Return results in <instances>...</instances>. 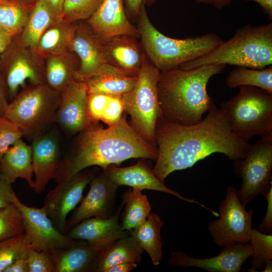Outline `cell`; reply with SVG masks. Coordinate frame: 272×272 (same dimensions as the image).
<instances>
[{"label": "cell", "mask_w": 272, "mask_h": 272, "mask_svg": "<svg viewBox=\"0 0 272 272\" xmlns=\"http://www.w3.org/2000/svg\"><path fill=\"white\" fill-rule=\"evenodd\" d=\"M155 141L158 156L152 170L163 182L171 173L190 168L214 153L233 161L242 159L251 145L233 133L223 111L215 105L195 124L181 125L160 118Z\"/></svg>", "instance_id": "obj_1"}, {"label": "cell", "mask_w": 272, "mask_h": 272, "mask_svg": "<svg viewBox=\"0 0 272 272\" xmlns=\"http://www.w3.org/2000/svg\"><path fill=\"white\" fill-rule=\"evenodd\" d=\"M158 148L144 140L132 128L124 112L116 124L104 128L99 123L79 133L72 148L63 157L53 180L70 178L92 166L104 169L131 158L156 161Z\"/></svg>", "instance_id": "obj_2"}, {"label": "cell", "mask_w": 272, "mask_h": 272, "mask_svg": "<svg viewBox=\"0 0 272 272\" xmlns=\"http://www.w3.org/2000/svg\"><path fill=\"white\" fill-rule=\"evenodd\" d=\"M226 68V64H210L160 72L157 90L161 118L185 125L201 121L215 105L207 91L208 83Z\"/></svg>", "instance_id": "obj_3"}, {"label": "cell", "mask_w": 272, "mask_h": 272, "mask_svg": "<svg viewBox=\"0 0 272 272\" xmlns=\"http://www.w3.org/2000/svg\"><path fill=\"white\" fill-rule=\"evenodd\" d=\"M138 17L137 29L145 53L160 72L177 68L202 56L224 41L218 35L213 33L184 39L168 37L152 24L144 3L141 6Z\"/></svg>", "instance_id": "obj_4"}, {"label": "cell", "mask_w": 272, "mask_h": 272, "mask_svg": "<svg viewBox=\"0 0 272 272\" xmlns=\"http://www.w3.org/2000/svg\"><path fill=\"white\" fill-rule=\"evenodd\" d=\"M224 64L261 69L272 64V23L244 25L233 36L205 55L180 65L190 69Z\"/></svg>", "instance_id": "obj_5"}, {"label": "cell", "mask_w": 272, "mask_h": 272, "mask_svg": "<svg viewBox=\"0 0 272 272\" xmlns=\"http://www.w3.org/2000/svg\"><path fill=\"white\" fill-rule=\"evenodd\" d=\"M238 88L237 95L220 105L232 131L246 142L256 135L271 137L272 94L255 87Z\"/></svg>", "instance_id": "obj_6"}, {"label": "cell", "mask_w": 272, "mask_h": 272, "mask_svg": "<svg viewBox=\"0 0 272 272\" xmlns=\"http://www.w3.org/2000/svg\"><path fill=\"white\" fill-rule=\"evenodd\" d=\"M160 74L145 54L135 86L121 96L124 111L130 116L129 124L144 140L156 147V127L162 118L157 90Z\"/></svg>", "instance_id": "obj_7"}, {"label": "cell", "mask_w": 272, "mask_h": 272, "mask_svg": "<svg viewBox=\"0 0 272 272\" xmlns=\"http://www.w3.org/2000/svg\"><path fill=\"white\" fill-rule=\"evenodd\" d=\"M60 93L46 84L24 89L10 101L4 115L33 139L54 123Z\"/></svg>", "instance_id": "obj_8"}, {"label": "cell", "mask_w": 272, "mask_h": 272, "mask_svg": "<svg viewBox=\"0 0 272 272\" xmlns=\"http://www.w3.org/2000/svg\"><path fill=\"white\" fill-rule=\"evenodd\" d=\"M233 172L241 179L237 194L243 206L264 196L272 187V136L251 144L243 158L234 161Z\"/></svg>", "instance_id": "obj_9"}, {"label": "cell", "mask_w": 272, "mask_h": 272, "mask_svg": "<svg viewBox=\"0 0 272 272\" xmlns=\"http://www.w3.org/2000/svg\"><path fill=\"white\" fill-rule=\"evenodd\" d=\"M237 190L232 186L227 187L225 198L218 208V218L208 225L211 238L220 247L250 240L254 212L252 209L248 211L245 210L238 197Z\"/></svg>", "instance_id": "obj_10"}, {"label": "cell", "mask_w": 272, "mask_h": 272, "mask_svg": "<svg viewBox=\"0 0 272 272\" xmlns=\"http://www.w3.org/2000/svg\"><path fill=\"white\" fill-rule=\"evenodd\" d=\"M24 46L19 39L12 40L0 59V74L9 100H12L27 82L31 86L46 84L45 72L37 63L36 51Z\"/></svg>", "instance_id": "obj_11"}, {"label": "cell", "mask_w": 272, "mask_h": 272, "mask_svg": "<svg viewBox=\"0 0 272 272\" xmlns=\"http://www.w3.org/2000/svg\"><path fill=\"white\" fill-rule=\"evenodd\" d=\"M99 171L97 166L85 169L47 193L42 208L61 233L65 234L68 214L82 201L86 186Z\"/></svg>", "instance_id": "obj_12"}, {"label": "cell", "mask_w": 272, "mask_h": 272, "mask_svg": "<svg viewBox=\"0 0 272 272\" xmlns=\"http://www.w3.org/2000/svg\"><path fill=\"white\" fill-rule=\"evenodd\" d=\"M12 202L20 210L23 218L24 234L30 248L38 251L53 252L69 246L74 240L59 232L54 226L44 210L26 206L15 193Z\"/></svg>", "instance_id": "obj_13"}, {"label": "cell", "mask_w": 272, "mask_h": 272, "mask_svg": "<svg viewBox=\"0 0 272 272\" xmlns=\"http://www.w3.org/2000/svg\"><path fill=\"white\" fill-rule=\"evenodd\" d=\"M88 88L86 82L75 80L60 93L54 123L72 135L99 123L91 118L88 109Z\"/></svg>", "instance_id": "obj_14"}, {"label": "cell", "mask_w": 272, "mask_h": 272, "mask_svg": "<svg viewBox=\"0 0 272 272\" xmlns=\"http://www.w3.org/2000/svg\"><path fill=\"white\" fill-rule=\"evenodd\" d=\"M89 184L87 195L66 221L65 234L86 219L93 217L107 218L112 215L111 211L119 186L109 180L102 169Z\"/></svg>", "instance_id": "obj_15"}, {"label": "cell", "mask_w": 272, "mask_h": 272, "mask_svg": "<svg viewBox=\"0 0 272 272\" xmlns=\"http://www.w3.org/2000/svg\"><path fill=\"white\" fill-rule=\"evenodd\" d=\"M252 252L249 242L224 247L218 255L205 258L191 257L176 250L172 253L168 263L172 266L198 267L209 272H239Z\"/></svg>", "instance_id": "obj_16"}, {"label": "cell", "mask_w": 272, "mask_h": 272, "mask_svg": "<svg viewBox=\"0 0 272 272\" xmlns=\"http://www.w3.org/2000/svg\"><path fill=\"white\" fill-rule=\"evenodd\" d=\"M144 160L140 159L135 164L128 167H119L110 165L102 169L109 180L118 186H128L141 191L152 190L164 192L189 203L197 204L214 216L217 215L216 212L209 209L198 201L187 198L166 186L157 177Z\"/></svg>", "instance_id": "obj_17"}, {"label": "cell", "mask_w": 272, "mask_h": 272, "mask_svg": "<svg viewBox=\"0 0 272 272\" xmlns=\"http://www.w3.org/2000/svg\"><path fill=\"white\" fill-rule=\"evenodd\" d=\"M31 147L35 177L32 189L39 193L53 180L59 165L62 158L60 143L54 132L44 131L33 139Z\"/></svg>", "instance_id": "obj_18"}, {"label": "cell", "mask_w": 272, "mask_h": 272, "mask_svg": "<svg viewBox=\"0 0 272 272\" xmlns=\"http://www.w3.org/2000/svg\"><path fill=\"white\" fill-rule=\"evenodd\" d=\"M88 22L92 31L102 41L120 36L140 37L138 29L126 17L123 0H103Z\"/></svg>", "instance_id": "obj_19"}, {"label": "cell", "mask_w": 272, "mask_h": 272, "mask_svg": "<svg viewBox=\"0 0 272 272\" xmlns=\"http://www.w3.org/2000/svg\"><path fill=\"white\" fill-rule=\"evenodd\" d=\"M71 49L80 61L76 80L85 82L107 63L102 40L85 25H77Z\"/></svg>", "instance_id": "obj_20"}, {"label": "cell", "mask_w": 272, "mask_h": 272, "mask_svg": "<svg viewBox=\"0 0 272 272\" xmlns=\"http://www.w3.org/2000/svg\"><path fill=\"white\" fill-rule=\"evenodd\" d=\"M116 240L99 244L74 240L67 247L52 252L54 272H93L100 255Z\"/></svg>", "instance_id": "obj_21"}, {"label": "cell", "mask_w": 272, "mask_h": 272, "mask_svg": "<svg viewBox=\"0 0 272 272\" xmlns=\"http://www.w3.org/2000/svg\"><path fill=\"white\" fill-rule=\"evenodd\" d=\"M122 201L115 214L107 218L93 217L81 222L65 234L72 240L99 244L117 239L130 232L122 229L119 219Z\"/></svg>", "instance_id": "obj_22"}, {"label": "cell", "mask_w": 272, "mask_h": 272, "mask_svg": "<svg viewBox=\"0 0 272 272\" xmlns=\"http://www.w3.org/2000/svg\"><path fill=\"white\" fill-rule=\"evenodd\" d=\"M139 74L105 63L85 82L89 93H101L121 97L135 86Z\"/></svg>", "instance_id": "obj_23"}, {"label": "cell", "mask_w": 272, "mask_h": 272, "mask_svg": "<svg viewBox=\"0 0 272 272\" xmlns=\"http://www.w3.org/2000/svg\"><path fill=\"white\" fill-rule=\"evenodd\" d=\"M106 62L139 74L145 56L135 38L120 36L102 41Z\"/></svg>", "instance_id": "obj_24"}, {"label": "cell", "mask_w": 272, "mask_h": 272, "mask_svg": "<svg viewBox=\"0 0 272 272\" xmlns=\"http://www.w3.org/2000/svg\"><path fill=\"white\" fill-rule=\"evenodd\" d=\"M0 173L12 184L18 178L23 179L32 189L31 145L27 144L22 139L10 147L0 161Z\"/></svg>", "instance_id": "obj_25"}, {"label": "cell", "mask_w": 272, "mask_h": 272, "mask_svg": "<svg viewBox=\"0 0 272 272\" xmlns=\"http://www.w3.org/2000/svg\"><path fill=\"white\" fill-rule=\"evenodd\" d=\"M46 63V84L53 90L60 93L76 80L80 65L77 55L72 51L48 56Z\"/></svg>", "instance_id": "obj_26"}, {"label": "cell", "mask_w": 272, "mask_h": 272, "mask_svg": "<svg viewBox=\"0 0 272 272\" xmlns=\"http://www.w3.org/2000/svg\"><path fill=\"white\" fill-rule=\"evenodd\" d=\"M144 250L129 233L115 240L99 256L93 272H105L115 265L123 262H141Z\"/></svg>", "instance_id": "obj_27"}, {"label": "cell", "mask_w": 272, "mask_h": 272, "mask_svg": "<svg viewBox=\"0 0 272 272\" xmlns=\"http://www.w3.org/2000/svg\"><path fill=\"white\" fill-rule=\"evenodd\" d=\"M165 222L156 213H151L147 219L130 231L141 248L150 256L152 263L159 265L163 258L162 227Z\"/></svg>", "instance_id": "obj_28"}, {"label": "cell", "mask_w": 272, "mask_h": 272, "mask_svg": "<svg viewBox=\"0 0 272 272\" xmlns=\"http://www.w3.org/2000/svg\"><path fill=\"white\" fill-rule=\"evenodd\" d=\"M77 26V25L74 23L60 21L50 26L38 40L36 48L38 54L47 57L52 54L72 51V43Z\"/></svg>", "instance_id": "obj_29"}, {"label": "cell", "mask_w": 272, "mask_h": 272, "mask_svg": "<svg viewBox=\"0 0 272 272\" xmlns=\"http://www.w3.org/2000/svg\"><path fill=\"white\" fill-rule=\"evenodd\" d=\"M88 109L94 122L108 126L117 123L125 112L121 97L97 92L89 93Z\"/></svg>", "instance_id": "obj_30"}, {"label": "cell", "mask_w": 272, "mask_h": 272, "mask_svg": "<svg viewBox=\"0 0 272 272\" xmlns=\"http://www.w3.org/2000/svg\"><path fill=\"white\" fill-rule=\"evenodd\" d=\"M58 21L44 0H37L32 10L22 36L19 39L24 46L36 51L37 43L44 32Z\"/></svg>", "instance_id": "obj_31"}, {"label": "cell", "mask_w": 272, "mask_h": 272, "mask_svg": "<svg viewBox=\"0 0 272 272\" xmlns=\"http://www.w3.org/2000/svg\"><path fill=\"white\" fill-rule=\"evenodd\" d=\"M122 201L125 206L121 225L124 231L133 230L151 214V207L148 198L140 190L132 188L127 190L123 194Z\"/></svg>", "instance_id": "obj_32"}, {"label": "cell", "mask_w": 272, "mask_h": 272, "mask_svg": "<svg viewBox=\"0 0 272 272\" xmlns=\"http://www.w3.org/2000/svg\"><path fill=\"white\" fill-rule=\"evenodd\" d=\"M226 84L231 89L252 86L272 94V66L261 69L237 66L227 76Z\"/></svg>", "instance_id": "obj_33"}, {"label": "cell", "mask_w": 272, "mask_h": 272, "mask_svg": "<svg viewBox=\"0 0 272 272\" xmlns=\"http://www.w3.org/2000/svg\"><path fill=\"white\" fill-rule=\"evenodd\" d=\"M20 0H0V28L16 36L25 27L31 11Z\"/></svg>", "instance_id": "obj_34"}, {"label": "cell", "mask_w": 272, "mask_h": 272, "mask_svg": "<svg viewBox=\"0 0 272 272\" xmlns=\"http://www.w3.org/2000/svg\"><path fill=\"white\" fill-rule=\"evenodd\" d=\"M249 242L252 247L251 266L247 270L255 272L272 259V234L259 232L252 228Z\"/></svg>", "instance_id": "obj_35"}, {"label": "cell", "mask_w": 272, "mask_h": 272, "mask_svg": "<svg viewBox=\"0 0 272 272\" xmlns=\"http://www.w3.org/2000/svg\"><path fill=\"white\" fill-rule=\"evenodd\" d=\"M30 244L24 234L0 241V272L19 258H27Z\"/></svg>", "instance_id": "obj_36"}, {"label": "cell", "mask_w": 272, "mask_h": 272, "mask_svg": "<svg viewBox=\"0 0 272 272\" xmlns=\"http://www.w3.org/2000/svg\"><path fill=\"white\" fill-rule=\"evenodd\" d=\"M103 0H64L59 20L73 23L88 19L97 10Z\"/></svg>", "instance_id": "obj_37"}, {"label": "cell", "mask_w": 272, "mask_h": 272, "mask_svg": "<svg viewBox=\"0 0 272 272\" xmlns=\"http://www.w3.org/2000/svg\"><path fill=\"white\" fill-rule=\"evenodd\" d=\"M22 214L13 202L0 209V241L24 234Z\"/></svg>", "instance_id": "obj_38"}, {"label": "cell", "mask_w": 272, "mask_h": 272, "mask_svg": "<svg viewBox=\"0 0 272 272\" xmlns=\"http://www.w3.org/2000/svg\"><path fill=\"white\" fill-rule=\"evenodd\" d=\"M24 137L20 127L3 116L0 117V161L10 147Z\"/></svg>", "instance_id": "obj_39"}, {"label": "cell", "mask_w": 272, "mask_h": 272, "mask_svg": "<svg viewBox=\"0 0 272 272\" xmlns=\"http://www.w3.org/2000/svg\"><path fill=\"white\" fill-rule=\"evenodd\" d=\"M27 259L29 272H54L52 252L38 251L30 248Z\"/></svg>", "instance_id": "obj_40"}, {"label": "cell", "mask_w": 272, "mask_h": 272, "mask_svg": "<svg viewBox=\"0 0 272 272\" xmlns=\"http://www.w3.org/2000/svg\"><path fill=\"white\" fill-rule=\"evenodd\" d=\"M267 201L265 215L257 230L266 234L272 233V187L264 196Z\"/></svg>", "instance_id": "obj_41"}, {"label": "cell", "mask_w": 272, "mask_h": 272, "mask_svg": "<svg viewBox=\"0 0 272 272\" xmlns=\"http://www.w3.org/2000/svg\"><path fill=\"white\" fill-rule=\"evenodd\" d=\"M12 184L0 173V209L12 202L13 194L15 192Z\"/></svg>", "instance_id": "obj_42"}, {"label": "cell", "mask_w": 272, "mask_h": 272, "mask_svg": "<svg viewBox=\"0 0 272 272\" xmlns=\"http://www.w3.org/2000/svg\"><path fill=\"white\" fill-rule=\"evenodd\" d=\"M156 0H126V6L130 15L133 17L138 16L142 5L151 6L156 2Z\"/></svg>", "instance_id": "obj_43"}, {"label": "cell", "mask_w": 272, "mask_h": 272, "mask_svg": "<svg viewBox=\"0 0 272 272\" xmlns=\"http://www.w3.org/2000/svg\"><path fill=\"white\" fill-rule=\"evenodd\" d=\"M4 272H29L27 258L16 260Z\"/></svg>", "instance_id": "obj_44"}, {"label": "cell", "mask_w": 272, "mask_h": 272, "mask_svg": "<svg viewBox=\"0 0 272 272\" xmlns=\"http://www.w3.org/2000/svg\"><path fill=\"white\" fill-rule=\"evenodd\" d=\"M7 89L0 74V117L4 116L9 102Z\"/></svg>", "instance_id": "obj_45"}, {"label": "cell", "mask_w": 272, "mask_h": 272, "mask_svg": "<svg viewBox=\"0 0 272 272\" xmlns=\"http://www.w3.org/2000/svg\"><path fill=\"white\" fill-rule=\"evenodd\" d=\"M14 37L0 28V59L2 54L10 45Z\"/></svg>", "instance_id": "obj_46"}, {"label": "cell", "mask_w": 272, "mask_h": 272, "mask_svg": "<svg viewBox=\"0 0 272 272\" xmlns=\"http://www.w3.org/2000/svg\"><path fill=\"white\" fill-rule=\"evenodd\" d=\"M138 263L134 262H123L107 268L105 272H129L135 269Z\"/></svg>", "instance_id": "obj_47"}, {"label": "cell", "mask_w": 272, "mask_h": 272, "mask_svg": "<svg viewBox=\"0 0 272 272\" xmlns=\"http://www.w3.org/2000/svg\"><path fill=\"white\" fill-rule=\"evenodd\" d=\"M49 7L57 20L59 21L64 0H44Z\"/></svg>", "instance_id": "obj_48"}, {"label": "cell", "mask_w": 272, "mask_h": 272, "mask_svg": "<svg viewBox=\"0 0 272 272\" xmlns=\"http://www.w3.org/2000/svg\"><path fill=\"white\" fill-rule=\"evenodd\" d=\"M197 4H205L210 5L217 9L220 10L229 5L232 0H194Z\"/></svg>", "instance_id": "obj_49"}, {"label": "cell", "mask_w": 272, "mask_h": 272, "mask_svg": "<svg viewBox=\"0 0 272 272\" xmlns=\"http://www.w3.org/2000/svg\"><path fill=\"white\" fill-rule=\"evenodd\" d=\"M253 1L259 4L269 20L272 19V0H247Z\"/></svg>", "instance_id": "obj_50"}, {"label": "cell", "mask_w": 272, "mask_h": 272, "mask_svg": "<svg viewBox=\"0 0 272 272\" xmlns=\"http://www.w3.org/2000/svg\"><path fill=\"white\" fill-rule=\"evenodd\" d=\"M264 268L262 271V272H271L272 271V261L269 260L265 263Z\"/></svg>", "instance_id": "obj_51"}]
</instances>
